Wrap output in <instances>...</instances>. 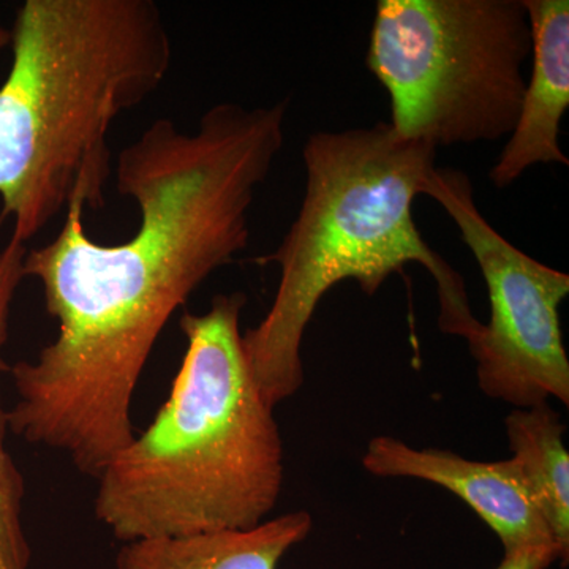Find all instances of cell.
<instances>
[{
	"label": "cell",
	"mask_w": 569,
	"mask_h": 569,
	"mask_svg": "<svg viewBox=\"0 0 569 569\" xmlns=\"http://www.w3.org/2000/svg\"><path fill=\"white\" fill-rule=\"evenodd\" d=\"M7 413L0 402V569H29L31 549L21 520L24 478L7 449Z\"/></svg>",
	"instance_id": "11"
},
{
	"label": "cell",
	"mask_w": 569,
	"mask_h": 569,
	"mask_svg": "<svg viewBox=\"0 0 569 569\" xmlns=\"http://www.w3.org/2000/svg\"><path fill=\"white\" fill-rule=\"evenodd\" d=\"M10 29L0 24V51L6 50L7 47H10Z\"/></svg>",
	"instance_id": "14"
},
{
	"label": "cell",
	"mask_w": 569,
	"mask_h": 569,
	"mask_svg": "<svg viewBox=\"0 0 569 569\" xmlns=\"http://www.w3.org/2000/svg\"><path fill=\"white\" fill-rule=\"evenodd\" d=\"M287 102L213 104L194 132L157 119L119 153L116 189L140 212L137 233L100 244L71 203L58 236L28 249L58 337L11 367L9 427L99 478L134 438L132 402L164 326L250 241L254 192L284 144Z\"/></svg>",
	"instance_id": "1"
},
{
	"label": "cell",
	"mask_w": 569,
	"mask_h": 569,
	"mask_svg": "<svg viewBox=\"0 0 569 569\" xmlns=\"http://www.w3.org/2000/svg\"><path fill=\"white\" fill-rule=\"evenodd\" d=\"M241 291L186 312L171 395L100 473L96 518L126 542L246 530L274 511L283 443L242 346Z\"/></svg>",
	"instance_id": "4"
},
{
	"label": "cell",
	"mask_w": 569,
	"mask_h": 569,
	"mask_svg": "<svg viewBox=\"0 0 569 569\" xmlns=\"http://www.w3.org/2000/svg\"><path fill=\"white\" fill-rule=\"evenodd\" d=\"M28 247L18 239L10 238L9 244L0 252V373L9 370L2 351L9 339V318L11 302L24 279V258Z\"/></svg>",
	"instance_id": "12"
},
{
	"label": "cell",
	"mask_w": 569,
	"mask_h": 569,
	"mask_svg": "<svg viewBox=\"0 0 569 569\" xmlns=\"http://www.w3.org/2000/svg\"><path fill=\"white\" fill-rule=\"evenodd\" d=\"M422 194L436 200L458 227L488 287L490 318L468 340L486 396L516 408L569 403V359L560 305L569 276L535 260L488 222L470 178L455 168H433Z\"/></svg>",
	"instance_id": "6"
},
{
	"label": "cell",
	"mask_w": 569,
	"mask_h": 569,
	"mask_svg": "<svg viewBox=\"0 0 569 569\" xmlns=\"http://www.w3.org/2000/svg\"><path fill=\"white\" fill-rule=\"evenodd\" d=\"M361 462L376 477L421 479L462 498L500 538L505 552L530 546L559 548L512 459L478 462L443 449H417L397 438L376 437Z\"/></svg>",
	"instance_id": "7"
},
{
	"label": "cell",
	"mask_w": 569,
	"mask_h": 569,
	"mask_svg": "<svg viewBox=\"0 0 569 569\" xmlns=\"http://www.w3.org/2000/svg\"><path fill=\"white\" fill-rule=\"evenodd\" d=\"M436 157V148L403 140L388 122L307 138L301 209L274 252L257 260L279 266L274 301L242 335L269 406L302 387L307 326L325 295L343 280L373 296L389 276L421 264L437 284L441 331L467 342L478 335L482 323L471 312L463 277L427 244L413 219Z\"/></svg>",
	"instance_id": "3"
},
{
	"label": "cell",
	"mask_w": 569,
	"mask_h": 569,
	"mask_svg": "<svg viewBox=\"0 0 569 569\" xmlns=\"http://www.w3.org/2000/svg\"><path fill=\"white\" fill-rule=\"evenodd\" d=\"M307 511L288 512L246 530L127 542L118 569H277L312 530Z\"/></svg>",
	"instance_id": "9"
},
{
	"label": "cell",
	"mask_w": 569,
	"mask_h": 569,
	"mask_svg": "<svg viewBox=\"0 0 569 569\" xmlns=\"http://www.w3.org/2000/svg\"><path fill=\"white\" fill-rule=\"evenodd\" d=\"M559 559L563 560V556L557 546H530L507 550L503 561L496 569H548Z\"/></svg>",
	"instance_id": "13"
},
{
	"label": "cell",
	"mask_w": 569,
	"mask_h": 569,
	"mask_svg": "<svg viewBox=\"0 0 569 569\" xmlns=\"http://www.w3.org/2000/svg\"><path fill=\"white\" fill-rule=\"evenodd\" d=\"M531 31V73L518 122L490 170L497 189H507L535 164H565L561 121L569 108V2L523 0Z\"/></svg>",
	"instance_id": "8"
},
{
	"label": "cell",
	"mask_w": 569,
	"mask_h": 569,
	"mask_svg": "<svg viewBox=\"0 0 569 569\" xmlns=\"http://www.w3.org/2000/svg\"><path fill=\"white\" fill-rule=\"evenodd\" d=\"M0 86V200L31 241L71 203L102 209L110 132L170 73L173 43L153 0H26Z\"/></svg>",
	"instance_id": "2"
},
{
	"label": "cell",
	"mask_w": 569,
	"mask_h": 569,
	"mask_svg": "<svg viewBox=\"0 0 569 569\" xmlns=\"http://www.w3.org/2000/svg\"><path fill=\"white\" fill-rule=\"evenodd\" d=\"M512 460L527 492L548 523L563 553H569V456L563 443L565 426L548 406L516 408L507 418Z\"/></svg>",
	"instance_id": "10"
},
{
	"label": "cell",
	"mask_w": 569,
	"mask_h": 569,
	"mask_svg": "<svg viewBox=\"0 0 569 569\" xmlns=\"http://www.w3.org/2000/svg\"><path fill=\"white\" fill-rule=\"evenodd\" d=\"M530 54L523 0H378L366 63L392 130L438 149L509 137Z\"/></svg>",
	"instance_id": "5"
}]
</instances>
